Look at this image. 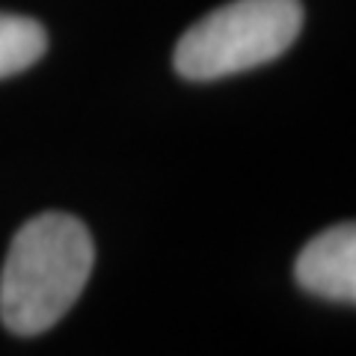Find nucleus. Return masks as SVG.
<instances>
[{
    "instance_id": "obj_1",
    "label": "nucleus",
    "mask_w": 356,
    "mask_h": 356,
    "mask_svg": "<svg viewBox=\"0 0 356 356\" xmlns=\"http://www.w3.org/2000/svg\"><path fill=\"white\" fill-rule=\"evenodd\" d=\"M92 235L72 214L27 220L0 273V321L15 336H39L74 306L92 273Z\"/></svg>"
},
{
    "instance_id": "obj_2",
    "label": "nucleus",
    "mask_w": 356,
    "mask_h": 356,
    "mask_svg": "<svg viewBox=\"0 0 356 356\" xmlns=\"http://www.w3.org/2000/svg\"><path fill=\"white\" fill-rule=\"evenodd\" d=\"M303 27L300 0H232L217 6L175 44V72L217 81L276 60Z\"/></svg>"
},
{
    "instance_id": "obj_3",
    "label": "nucleus",
    "mask_w": 356,
    "mask_h": 356,
    "mask_svg": "<svg viewBox=\"0 0 356 356\" xmlns=\"http://www.w3.org/2000/svg\"><path fill=\"white\" fill-rule=\"evenodd\" d=\"M297 282L309 294H318L336 303L356 300V229L341 222L318 238H312L294 264Z\"/></svg>"
},
{
    "instance_id": "obj_4",
    "label": "nucleus",
    "mask_w": 356,
    "mask_h": 356,
    "mask_svg": "<svg viewBox=\"0 0 356 356\" xmlns=\"http://www.w3.org/2000/svg\"><path fill=\"white\" fill-rule=\"evenodd\" d=\"M48 33L39 21L0 13V77H13L42 60Z\"/></svg>"
}]
</instances>
